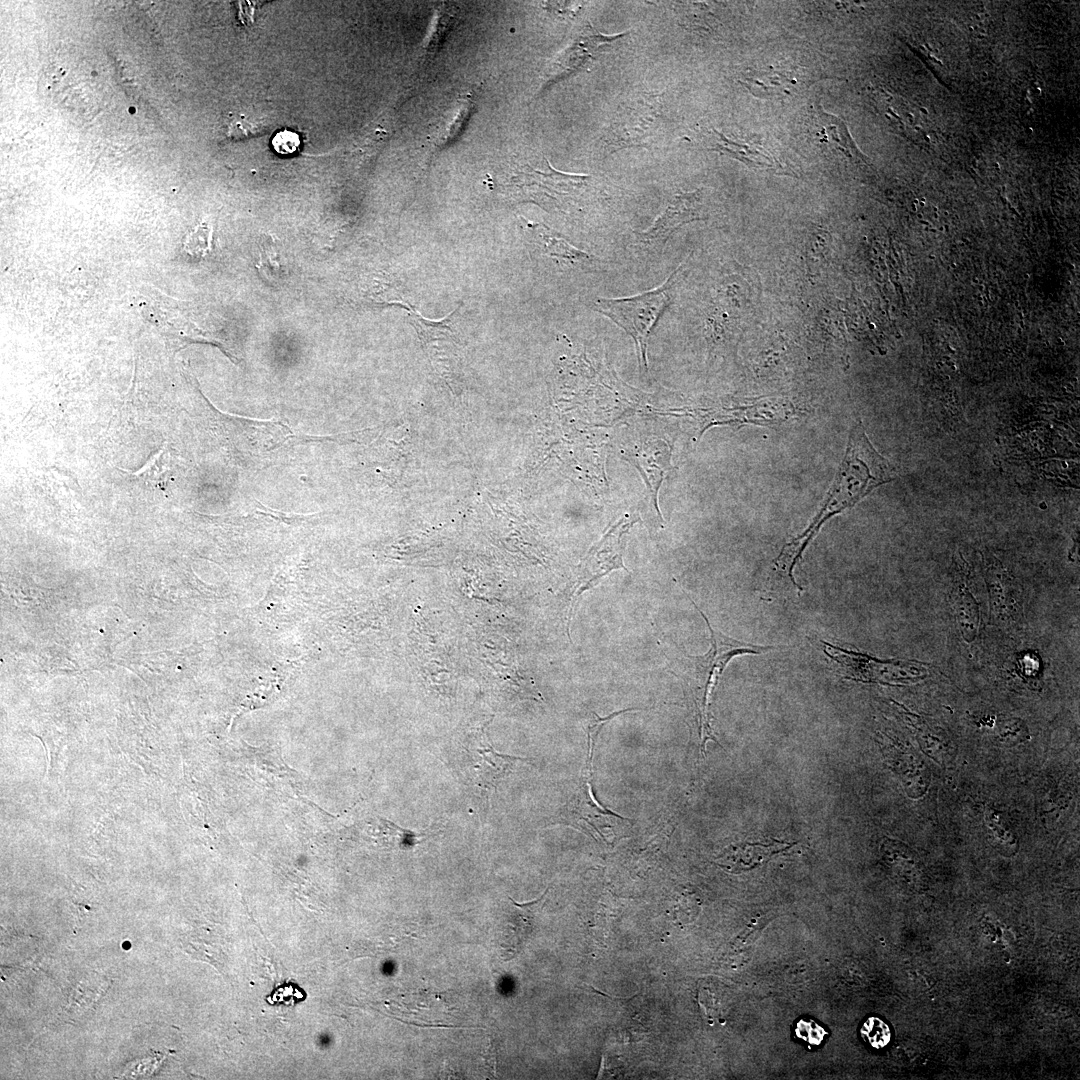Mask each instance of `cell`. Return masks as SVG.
Segmentation results:
<instances>
[{
  "label": "cell",
  "mask_w": 1080,
  "mask_h": 1080,
  "mask_svg": "<svg viewBox=\"0 0 1080 1080\" xmlns=\"http://www.w3.org/2000/svg\"><path fill=\"white\" fill-rule=\"evenodd\" d=\"M986 821L989 822V827L996 833L995 836L1002 841L1009 848L1012 849L1017 844L1013 835L1003 826L999 817L996 815H990L986 813Z\"/></svg>",
  "instance_id": "obj_18"
},
{
  "label": "cell",
  "mask_w": 1080,
  "mask_h": 1080,
  "mask_svg": "<svg viewBox=\"0 0 1080 1080\" xmlns=\"http://www.w3.org/2000/svg\"><path fill=\"white\" fill-rule=\"evenodd\" d=\"M691 602L705 620L710 631V648L700 656L672 653L666 656L671 671L683 682L691 698L699 727L701 752H705L708 740L717 742L711 727L710 704L713 692L728 662L739 655L763 654L776 649L733 639L714 629L706 615ZM718 743V742H717Z\"/></svg>",
  "instance_id": "obj_2"
},
{
  "label": "cell",
  "mask_w": 1080,
  "mask_h": 1080,
  "mask_svg": "<svg viewBox=\"0 0 1080 1080\" xmlns=\"http://www.w3.org/2000/svg\"><path fill=\"white\" fill-rule=\"evenodd\" d=\"M792 846V843L778 840L768 844L746 842L731 845L719 857V865L729 872L739 873L765 863Z\"/></svg>",
  "instance_id": "obj_12"
},
{
  "label": "cell",
  "mask_w": 1080,
  "mask_h": 1080,
  "mask_svg": "<svg viewBox=\"0 0 1080 1080\" xmlns=\"http://www.w3.org/2000/svg\"><path fill=\"white\" fill-rule=\"evenodd\" d=\"M273 146L278 153L291 154L299 146V137L291 131H282L273 139Z\"/></svg>",
  "instance_id": "obj_17"
},
{
  "label": "cell",
  "mask_w": 1080,
  "mask_h": 1080,
  "mask_svg": "<svg viewBox=\"0 0 1080 1080\" xmlns=\"http://www.w3.org/2000/svg\"><path fill=\"white\" fill-rule=\"evenodd\" d=\"M697 193L678 194L649 229L639 234L641 243L649 246L664 244L678 227L697 219Z\"/></svg>",
  "instance_id": "obj_11"
},
{
  "label": "cell",
  "mask_w": 1080,
  "mask_h": 1080,
  "mask_svg": "<svg viewBox=\"0 0 1080 1080\" xmlns=\"http://www.w3.org/2000/svg\"><path fill=\"white\" fill-rule=\"evenodd\" d=\"M894 473L892 465L870 443L861 422L855 424L823 507L809 527L782 548L774 561L775 567L792 577L804 549L821 526L832 516L854 506L879 485L893 480Z\"/></svg>",
  "instance_id": "obj_1"
},
{
  "label": "cell",
  "mask_w": 1080,
  "mask_h": 1080,
  "mask_svg": "<svg viewBox=\"0 0 1080 1080\" xmlns=\"http://www.w3.org/2000/svg\"><path fill=\"white\" fill-rule=\"evenodd\" d=\"M815 136L820 143L840 148L848 157H856L857 152L844 123L837 117L817 110L814 116Z\"/></svg>",
  "instance_id": "obj_13"
},
{
  "label": "cell",
  "mask_w": 1080,
  "mask_h": 1080,
  "mask_svg": "<svg viewBox=\"0 0 1080 1080\" xmlns=\"http://www.w3.org/2000/svg\"><path fill=\"white\" fill-rule=\"evenodd\" d=\"M795 1034L810 1045H819L824 1040L826 1031L812 1019H801L796 1024Z\"/></svg>",
  "instance_id": "obj_16"
},
{
  "label": "cell",
  "mask_w": 1080,
  "mask_h": 1080,
  "mask_svg": "<svg viewBox=\"0 0 1080 1080\" xmlns=\"http://www.w3.org/2000/svg\"><path fill=\"white\" fill-rule=\"evenodd\" d=\"M599 731L587 730L588 756L582 784L576 795L566 804L558 815V821L586 831L594 838L599 837L606 842L601 828L602 817H615L621 820H629L612 810L603 807L595 798L592 784L593 755L595 742Z\"/></svg>",
  "instance_id": "obj_6"
},
{
  "label": "cell",
  "mask_w": 1080,
  "mask_h": 1080,
  "mask_svg": "<svg viewBox=\"0 0 1080 1080\" xmlns=\"http://www.w3.org/2000/svg\"><path fill=\"white\" fill-rule=\"evenodd\" d=\"M822 650L842 677L859 681H886L898 671V663L880 661L860 652L847 650L821 640Z\"/></svg>",
  "instance_id": "obj_9"
},
{
  "label": "cell",
  "mask_w": 1080,
  "mask_h": 1080,
  "mask_svg": "<svg viewBox=\"0 0 1080 1080\" xmlns=\"http://www.w3.org/2000/svg\"><path fill=\"white\" fill-rule=\"evenodd\" d=\"M659 118L660 105L655 96L642 95L622 103L607 128L606 145L613 150L642 145Z\"/></svg>",
  "instance_id": "obj_4"
},
{
  "label": "cell",
  "mask_w": 1080,
  "mask_h": 1080,
  "mask_svg": "<svg viewBox=\"0 0 1080 1080\" xmlns=\"http://www.w3.org/2000/svg\"><path fill=\"white\" fill-rule=\"evenodd\" d=\"M535 229L540 242L543 244L545 252L550 256L561 259L569 265L576 267L592 263L593 256L588 254V252L573 246L567 240L556 235L545 226H538Z\"/></svg>",
  "instance_id": "obj_14"
},
{
  "label": "cell",
  "mask_w": 1080,
  "mask_h": 1080,
  "mask_svg": "<svg viewBox=\"0 0 1080 1080\" xmlns=\"http://www.w3.org/2000/svg\"><path fill=\"white\" fill-rule=\"evenodd\" d=\"M465 761L471 781L482 789L491 790L496 789L517 762L527 759L497 752L483 733L477 741L465 747Z\"/></svg>",
  "instance_id": "obj_8"
},
{
  "label": "cell",
  "mask_w": 1080,
  "mask_h": 1080,
  "mask_svg": "<svg viewBox=\"0 0 1080 1080\" xmlns=\"http://www.w3.org/2000/svg\"><path fill=\"white\" fill-rule=\"evenodd\" d=\"M860 1034L864 1041L875 1049L886 1047L891 1040V1030L888 1024L874 1016L864 1021Z\"/></svg>",
  "instance_id": "obj_15"
},
{
  "label": "cell",
  "mask_w": 1080,
  "mask_h": 1080,
  "mask_svg": "<svg viewBox=\"0 0 1080 1080\" xmlns=\"http://www.w3.org/2000/svg\"><path fill=\"white\" fill-rule=\"evenodd\" d=\"M623 34L619 35H603V34H588L581 35L576 39L550 66L547 73L546 84L555 83L562 80L581 69H583L599 51L610 45V43L616 41Z\"/></svg>",
  "instance_id": "obj_10"
},
{
  "label": "cell",
  "mask_w": 1080,
  "mask_h": 1080,
  "mask_svg": "<svg viewBox=\"0 0 1080 1080\" xmlns=\"http://www.w3.org/2000/svg\"><path fill=\"white\" fill-rule=\"evenodd\" d=\"M589 180L587 175L566 174L553 168L549 172H541L530 167H525L513 177V183L528 200L545 205H562L580 194Z\"/></svg>",
  "instance_id": "obj_7"
},
{
  "label": "cell",
  "mask_w": 1080,
  "mask_h": 1080,
  "mask_svg": "<svg viewBox=\"0 0 1080 1080\" xmlns=\"http://www.w3.org/2000/svg\"><path fill=\"white\" fill-rule=\"evenodd\" d=\"M630 526L631 523L621 519L590 548L584 557L575 588L572 591L569 620L572 617L576 600L582 593L594 587L602 577L607 576L614 570L624 569L628 571L623 563L622 536Z\"/></svg>",
  "instance_id": "obj_5"
},
{
  "label": "cell",
  "mask_w": 1080,
  "mask_h": 1080,
  "mask_svg": "<svg viewBox=\"0 0 1080 1080\" xmlns=\"http://www.w3.org/2000/svg\"><path fill=\"white\" fill-rule=\"evenodd\" d=\"M673 274L659 287L624 298H598L595 308L634 340L640 368L648 370L647 339L669 303Z\"/></svg>",
  "instance_id": "obj_3"
}]
</instances>
